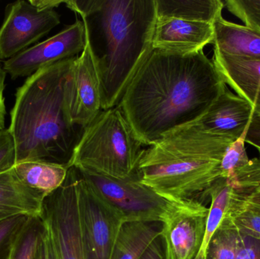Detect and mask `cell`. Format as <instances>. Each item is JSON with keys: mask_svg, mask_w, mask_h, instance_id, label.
Segmentation results:
<instances>
[{"mask_svg": "<svg viewBox=\"0 0 260 259\" xmlns=\"http://www.w3.org/2000/svg\"><path fill=\"white\" fill-rule=\"evenodd\" d=\"M244 138L231 144L219 164V179H223L234 194L247 199L260 187V159H250Z\"/></svg>", "mask_w": 260, "mask_h": 259, "instance_id": "obj_15", "label": "cell"}, {"mask_svg": "<svg viewBox=\"0 0 260 259\" xmlns=\"http://www.w3.org/2000/svg\"><path fill=\"white\" fill-rule=\"evenodd\" d=\"M85 41V25L78 20L51 38L5 61L3 70L13 80L29 77L41 68L76 57L83 51Z\"/></svg>", "mask_w": 260, "mask_h": 259, "instance_id": "obj_10", "label": "cell"}, {"mask_svg": "<svg viewBox=\"0 0 260 259\" xmlns=\"http://www.w3.org/2000/svg\"><path fill=\"white\" fill-rule=\"evenodd\" d=\"M162 223L125 222L111 259H140L150 245L161 236Z\"/></svg>", "mask_w": 260, "mask_h": 259, "instance_id": "obj_20", "label": "cell"}, {"mask_svg": "<svg viewBox=\"0 0 260 259\" xmlns=\"http://www.w3.org/2000/svg\"><path fill=\"white\" fill-rule=\"evenodd\" d=\"M233 142L196 123L183 126L145 149L138 176L169 200L194 199L219 179L220 162Z\"/></svg>", "mask_w": 260, "mask_h": 259, "instance_id": "obj_4", "label": "cell"}, {"mask_svg": "<svg viewBox=\"0 0 260 259\" xmlns=\"http://www.w3.org/2000/svg\"><path fill=\"white\" fill-rule=\"evenodd\" d=\"M34 259H49L48 231H47L45 225L38 236Z\"/></svg>", "mask_w": 260, "mask_h": 259, "instance_id": "obj_31", "label": "cell"}, {"mask_svg": "<svg viewBox=\"0 0 260 259\" xmlns=\"http://www.w3.org/2000/svg\"><path fill=\"white\" fill-rule=\"evenodd\" d=\"M48 257L49 259H57L56 252H55L54 247H53V243L50 240V236L48 233Z\"/></svg>", "mask_w": 260, "mask_h": 259, "instance_id": "obj_35", "label": "cell"}, {"mask_svg": "<svg viewBox=\"0 0 260 259\" xmlns=\"http://www.w3.org/2000/svg\"><path fill=\"white\" fill-rule=\"evenodd\" d=\"M76 170L79 218L85 256L86 259H111L124 220Z\"/></svg>", "mask_w": 260, "mask_h": 259, "instance_id": "obj_8", "label": "cell"}, {"mask_svg": "<svg viewBox=\"0 0 260 259\" xmlns=\"http://www.w3.org/2000/svg\"><path fill=\"white\" fill-rule=\"evenodd\" d=\"M28 2L38 10H53L65 3V0H29Z\"/></svg>", "mask_w": 260, "mask_h": 259, "instance_id": "obj_33", "label": "cell"}, {"mask_svg": "<svg viewBox=\"0 0 260 259\" xmlns=\"http://www.w3.org/2000/svg\"><path fill=\"white\" fill-rule=\"evenodd\" d=\"M244 141L260 150V116L253 114L246 132Z\"/></svg>", "mask_w": 260, "mask_h": 259, "instance_id": "obj_29", "label": "cell"}, {"mask_svg": "<svg viewBox=\"0 0 260 259\" xmlns=\"http://www.w3.org/2000/svg\"><path fill=\"white\" fill-rule=\"evenodd\" d=\"M31 217L20 214L0 221V259L9 258L18 236Z\"/></svg>", "mask_w": 260, "mask_h": 259, "instance_id": "obj_26", "label": "cell"}, {"mask_svg": "<svg viewBox=\"0 0 260 259\" xmlns=\"http://www.w3.org/2000/svg\"><path fill=\"white\" fill-rule=\"evenodd\" d=\"M76 57L38 70L17 90L8 128L15 143V164L41 161L70 167L85 130L72 122L69 111Z\"/></svg>", "mask_w": 260, "mask_h": 259, "instance_id": "obj_3", "label": "cell"}, {"mask_svg": "<svg viewBox=\"0 0 260 259\" xmlns=\"http://www.w3.org/2000/svg\"><path fill=\"white\" fill-rule=\"evenodd\" d=\"M253 114V106L227 88L196 123L207 132L236 141L245 137Z\"/></svg>", "mask_w": 260, "mask_h": 259, "instance_id": "obj_14", "label": "cell"}, {"mask_svg": "<svg viewBox=\"0 0 260 259\" xmlns=\"http://www.w3.org/2000/svg\"><path fill=\"white\" fill-rule=\"evenodd\" d=\"M241 233V232H240ZM237 259H260V240L241 234Z\"/></svg>", "mask_w": 260, "mask_h": 259, "instance_id": "obj_28", "label": "cell"}, {"mask_svg": "<svg viewBox=\"0 0 260 259\" xmlns=\"http://www.w3.org/2000/svg\"><path fill=\"white\" fill-rule=\"evenodd\" d=\"M68 104L72 122L85 129L102 110L100 81L87 39L72 70Z\"/></svg>", "mask_w": 260, "mask_h": 259, "instance_id": "obj_12", "label": "cell"}, {"mask_svg": "<svg viewBox=\"0 0 260 259\" xmlns=\"http://www.w3.org/2000/svg\"><path fill=\"white\" fill-rule=\"evenodd\" d=\"M120 106L102 110L85 128L70 167L115 179L137 173L145 149Z\"/></svg>", "mask_w": 260, "mask_h": 259, "instance_id": "obj_5", "label": "cell"}, {"mask_svg": "<svg viewBox=\"0 0 260 259\" xmlns=\"http://www.w3.org/2000/svg\"><path fill=\"white\" fill-rule=\"evenodd\" d=\"M258 152H259V159H260V150H258ZM257 192H260V187H259V190H258Z\"/></svg>", "mask_w": 260, "mask_h": 259, "instance_id": "obj_37", "label": "cell"}, {"mask_svg": "<svg viewBox=\"0 0 260 259\" xmlns=\"http://www.w3.org/2000/svg\"><path fill=\"white\" fill-rule=\"evenodd\" d=\"M140 259H167L165 242L161 236L150 245Z\"/></svg>", "mask_w": 260, "mask_h": 259, "instance_id": "obj_30", "label": "cell"}, {"mask_svg": "<svg viewBox=\"0 0 260 259\" xmlns=\"http://www.w3.org/2000/svg\"><path fill=\"white\" fill-rule=\"evenodd\" d=\"M224 7L245 25L260 33V0H227Z\"/></svg>", "mask_w": 260, "mask_h": 259, "instance_id": "obj_27", "label": "cell"}, {"mask_svg": "<svg viewBox=\"0 0 260 259\" xmlns=\"http://www.w3.org/2000/svg\"><path fill=\"white\" fill-rule=\"evenodd\" d=\"M41 219L57 259H86L79 218L78 173L70 167L60 188L45 197Z\"/></svg>", "mask_w": 260, "mask_h": 259, "instance_id": "obj_7", "label": "cell"}, {"mask_svg": "<svg viewBox=\"0 0 260 259\" xmlns=\"http://www.w3.org/2000/svg\"><path fill=\"white\" fill-rule=\"evenodd\" d=\"M214 50L223 54L260 60V33L242 24L228 21L222 15L213 23Z\"/></svg>", "mask_w": 260, "mask_h": 259, "instance_id": "obj_18", "label": "cell"}, {"mask_svg": "<svg viewBox=\"0 0 260 259\" xmlns=\"http://www.w3.org/2000/svg\"><path fill=\"white\" fill-rule=\"evenodd\" d=\"M77 169L100 197L121 215L124 222L162 223L179 202L166 199L142 183L137 173L127 179H120Z\"/></svg>", "mask_w": 260, "mask_h": 259, "instance_id": "obj_6", "label": "cell"}, {"mask_svg": "<svg viewBox=\"0 0 260 259\" xmlns=\"http://www.w3.org/2000/svg\"><path fill=\"white\" fill-rule=\"evenodd\" d=\"M3 68H1V67H0V74H1L2 72H3Z\"/></svg>", "mask_w": 260, "mask_h": 259, "instance_id": "obj_36", "label": "cell"}, {"mask_svg": "<svg viewBox=\"0 0 260 259\" xmlns=\"http://www.w3.org/2000/svg\"><path fill=\"white\" fill-rule=\"evenodd\" d=\"M40 217H32L12 248L9 259H34L40 232L44 228Z\"/></svg>", "mask_w": 260, "mask_h": 259, "instance_id": "obj_25", "label": "cell"}, {"mask_svg": "<svg viewBox=\"0 0 260 259\" xmlns=\"http://www.w3.org/2000/svg\"><path fill=\"white\" fill-rule=\"evenodd\" d=\"M69 168L46 161H26L16 163L12 170L24 185L47 196L62 187Z\"/></svg>", "mask_w": 260, "mask_h": 259, "instance_id": "obj_19", "label": "cell"}, {"mask_svg": "<svg viewBox=\"0 0 260 259\" xmlns=\"http://www.w3.org/2000/svg\"><path fill=\"white\" fill-rule=\"evenodd\" d=\"M6 75L4 70L0 74V130L5 129V118H6V104H5L4 90L5 80Z\"/></svg>", "mask_w": 260, "mask_h": 259, "instance_id": "obj_32", "label": "cell"}, {"mask_svg": "<svg viewBox=\"0 0 260 259\" xmlns=\"http://www.w3.org/2000/svg\"><path fill=\"white\" fill-rule=\"evenodd\" d=\"M214 41L213 24L173 18H157L153 49L180 55L203 50Z\"/></svg>", "mask_w": 260, "mask_h": 259, "instance_id": "obj_13", "label": "cell"}, {"mask_svg": "<svg viewBox=\"0 0 260 259\" xmlns=\"http://www.w3.org/2000/svg\"><path fill=\"white\" fill-rule=\"evenodd\" d=\"M157 18H173L212 24L222 15L221 0H155Z\"/></svg>", "mask_w": 260, "mask_h": 259, "instance_id": "obj_21", "label": "cell"}, {"mask_svg": "<svg viewBox=\"0 0 260 259\" xmlns=\"http://www.w3.org/2000/svg\"><path fill=\"white\" fill-rule=\"evenodd\" d=\"M45 197L24 185L12 168L0 173V221L20 214L41 217Z\"/></svg>", "mask_w": 260, "mask_h": 259, "instance_id": "obj_17", "label": "cell"}, {"mask_svg": "<svg viewBox=\"0 0 260 259\" xmlns=\"http://www.w3.org/2000/svg\"><path fill=\"white\" fill-rule=\"evenodd\" d=\"M246 201L251 205L260 208V192H256L253 193L250 197L246 199Z\"/></svg>", "mask_w": 260, "mask_h": 259, "instance_id": "obj_34", "label": "cell"}, {"mask_svg": "<svg viewBox=\"0 0 260 259\" xmlns=\"http://www.w3.org/2000/svg\"><path fill=\"white\" fill-rule=\"evenodd\" d=\"M241 237V233L232 221L223 217L209 241L205 259H237Z\"/></svg>", "mask_w": 260, "mask_h": 259, "instance_id": "obj_23", "label": "cell"}, {"mask_svg": "<svg viewBox=\"0 0 260 259\" xmlns=\"http://www.w3.org/2000/svg\"><path fill=\"white\" fill-rule=\"evenodd\" d=\"M60 24V15L53 10H38L29 2L8 5L0 27V59L16 56Z\"/></svg>", "mask_w": 260, "mask_h": 259, "instance_id": "obj_9", "label": "cell"}, {"mask_svg": "<svg viewBox=\"0 0 260 259\" xmlns=\"http://www.w3.org/2000/svg\"><path fill=\"white\" fill-rule=\"evenodd\" d=\"M232 192V189L228 185L224 179H218L204 193H202V197L210 198L211 205L203 243L195 259H205L209 241L219 226L229 207Z\"/></svg>", "mask_w": 260, "mask_h": 259, "instance_id": "obj_22", "label": "cell"}, {"mask_svg": "<svg viewBox=\"0 0 260 259\" xmlns=\"http://www.w3.org/2000/svg\"><path fill=\"white\" fill-rule=\"evenodd\" d=\"M209 208L195 199L180 201L162 222L167 259H195L206 232Z\"/></svg>", "mask_w": 260, "mask_h": 259, "instance_id": "obj_11", "label": "cell"}, {"mask_svg": "<svg viewBox=\"0 0 260 259\" xmlns=\"http://www.w3.org/2000/svg\"><path fill=\"white\" fill-rule=\"evenodd\" d=\"M85 27L101 85L102 110L118 106L153 50L155 0H67Z\"/></svg>", "mask_w": 260, "mask_h": 259, "instance_id": "obj_2", "label": "cell"}, {"mask_svg": "<svg viewBox=\"0 0 260 259\" xmlns=\"http://www.w3.org/2000/svg\"><path fill=\"white\" fill-rule=\"evenodd\" d=\"M226 85L246 99L260 116V60L223 54L214 50L212 59Z\"/></svg>", "mask_w": 260, "mask_h": 259, "instance_id": "obj_16", "label": "cell"}, {"mask_svg": "<svg viewBox=\"0 0 260 259\" xmlns=\"http://www.w3.org/2000/svg\"><path fill=\"white\" fill-rule=\"evenodd\" d=\"M227 88L204 51L180 55L153 49L118 106L145 146L198 121Z\"/></svg>", "mask_w": 260, "mask_h": 259, "instance_id": "obj_1", "label": "cell"}, {"mask_svg": "<svg viewBox=\"0 0 260 259\" xmlns=\"http://www.w3.org/2000/svg\"><path fill=\"white\" fill-rule=\"evenodd\" d=\"M224 217L229 218L241 234L260 240V208L235 196L233 191Z\"/></svg>", "mask_w": 260, "mask_h": 259, "instance_id": "obj_24", "label": "cell"}]
</instances>
